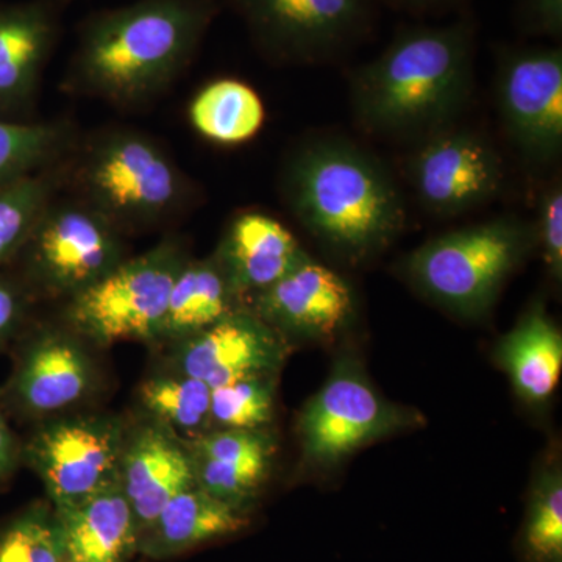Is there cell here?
Wrapping results in <instances>:
<instances>
[{
  "mask_svg": "<svg viewBox=\"0 0 562 562\" xmlns=\"http://www.w3.org/2000/svg\"><path fill=\"white\" fill-rule=\"evenodd\" d=\"M217 0H138L81 27L63 88L117 109L160 98L201 47Z\"/></svg>",
  "mask_w": 562,
  "mask_h": 562,
  "instance_id": "obj_1",
  "label": "cell"
},
{
  "mask_svg": "<svg viewBox=\"0 0 562 562\" xmlns=\"http://www.w3.org/2000/svg\"><path fill=\"white\" fill-rule=\"evenodd\" d=\"M475 25L405 29L351 76V109L373 135L425 139L453 125L472 94Z\"/></svg>",
  "mask_w": 562,
  "mask_h": 562,
  "instance_id": "obj_2",
  "label": "cell"
},
{
  "mask_svg": "<svg viewBox=\"0 0 562 562\" xmlns=\"http://www.w3.org/2000/svg\"><path fill=\"white\" fill-rule=\"evenodd\" d=\"M283 201L317 241L344 260H369L406 224L401 188L382 160L336 136L301 144L281 172Z\"/></svg>",
  "mask_w": 562,
  "mask_h": 562,
  "instance_id": "obj_3",
  "label": "cell"
},
{
  "mask_svg": "<svg viewBox=\"0 0 562 562\" xmlns=\"http://www.w3.org/2000/svg\"><path fill=\"white\" fill-rule=\"evenodd\" d=\"M63 181L124 235L173 220L194 199L191 180L168 150L132 128L79 138L63 165Z\"/></svg>",
  "mask_w": 562,
  "mask_h": 562,
  "instance_id": "obj_4",
  "label": "cell"
},
{
  "mask_svg": "<svg viewBox=\"0 0 562 562\" xmlns=\"http://www.w3.org/2000/svg\"><path fill=\"white\" fill-rule=\"evenodd\" d=\"M536 244L535 224L502 216L430 239L402 260L414 286L465 317L490 312L503 284Z\"/></svg>",
  "mask_w": 562,
  "mask_h": 562,
  "instance_id": "obj_5",
  "label": "cell"
},
{
  "mask_svg": "<svg viewBox=\"0 0 562 562\" xmlns=\"http://www.w3.org/2000/svg\"><path fill=\"white\" fill-rule=\"evenodd\" d=\"M188 258L177 238L125 258L98 283L66 301V327L99 347L160 341L173 281Z\"/></svg>",
  "mask_w": 562,
  "mask_h": 562,
  "instance_id": "obj_6",
  "label": "cell"
},
{
  "mask_svg": "<svg viewBox=\"0 0 562 562\" xmlns=\"http://www.w3.org/2000/svg\"><path fill=\"white\" fill-rule=\"evenodd\" d=\"M124 233L77 198L52 199L22 254L33 286L69 301L127 258Z\"/></svg>",
  "mask_w": 562,
  "mask_h": 562,
  "instance_id": "obj_7",
  "label": "cell"
},
{
  "mask_svg": "<svg viewBox=\"0 0 562 562\" xmlns=\"http://www.w3.org/2000/svg\"><path fill=\"white\" fill-rule=\"evenodd\" d=\"M422 422L416 409L380 395L357 361L342 358L303 408L299 431L306 460L333 465L368 443Z\"/></svg>",
  "mask_w": 562,
  "mask_h": 562,
  "instance_id": "obj_8",
  "label": "cell"
},
{
  "mask_svg": "<svg viewBox=\"0 0 562 562\" xmlns=\"http://www.w3.org/2000/svg\"><path fill=\"white\" fill-rule=\"evenodd\" d=\"M128 431L103 414L50 417L32 436L25 457L40 476L52 508L76 505L120 484Z\"/></svg>",
  "mask_w": 562,
  "mask_h": 562,
  "instance_id": "obj_9",
  "label": "cell"
},
{
  "mask_svg": "<svg viewBox=\"0 0 562 562\" xmlns=\"http://www.w3.org/2000/svg\"><path fill=\"white\" fill-rule=\"evenodd\" d=\"M271 60L308 65L338 57L371 25V0H232Z\"/></svg>",
  "mask_w": 562,
  "mask_h": 562,
  "instance_id": "obj_10",
  "label": "cell"
},
{
  "mask_svg": "<svg viewBox=\"0 0 562 562\" xmlns=\"http://www.w3.org/2000/svg\"><path fill=\"white\" fill-rule=\"evenodd\" d=\"M497 105L516 149L531 165H550L562 150V50L506 47L498 57Z\"/></svg>",
  "mask_w": 562,
  "mask_h": 562,
  "instance_id": "obj_11",
  "label": "cell"
},
{
  "mask_svg": "<svg viewBox=\"0 0 562 562\" xmlns=\"http://www.w3.org/2000/svg\"><path fill=\"white\" fill-rule=\"evenodd\" d=\"M406 173L422 206L442 217L460 216L495 201L505 180L494 144L454 125L422 139Z\"/></svg>",
  "mask_w": 562,
  "mask_h": 562,
  "instance_id": "obj_12",
  "label": "cell"
},
{
  "mask_svg": "<svg viewBox=\"0 0 562 562\" xmlns=\"http://www.w3.org/2000/svg\"><path fill=\"white\" fill-rule=\"evenodd\" d=\"M173 347V371L194 376L211 390L249 376L277 375L290 351L288 339L249 306Z\"/></svg>",
  "mask_w": 562,
  "mask_h": 562,
  "instance_id": "obj_13",
  "label": "cell"
},
{
  "mask_svg": "<svg viewBox=\"0 0 562 562\" xmlns=\"http://www.w3.org/2000/svg\"><path fill=\"white\" fill-rule=\"evenodd\" d=\"M249 308L284 338H336L353 322L357 299L346 279L313 258L250 299Z\"/></svg>",
  "mask_w": 562,
  "mask_h": 562,
  "instance_id": "obj_14",
  "label": "cell"
},
{
  "mask_svg": "<svg viewBox=\"0 0 562 562\" xmlns=\"http://www.w3.org/2000/svg\"><path fill=\"white\" fill-rule=\"evenodd\" d=\"M94 382L95 366L85 339L65 325L40 331L25 347L13 392L25 413L50 419L79 405Z\"/></svg>",
  "mask_w": 562,
  "mask_h": 562,
  "instance_id": "obj_15",
  "label": "cell"
},
{
  "mask_svg": "<svg viewBox=\"0 0 562 562\" xmlns=\"http://www.w3.org/2000/svg\"><path fill=\"white\" fill-rule=\"evenodd\" d=\"M52 0L0 3V117L16 121L35 105L58 40Z\"/></svg>",
  "mask_w": 562,
  "mask_h": 562,
  "instance_id": "obj_16",
  "label": "cell"
},
{
  "mask_svg": "<svg viewBox=\"0 0 562 562\" xmlns=\"http://www.w3.org/2000/svg\"><path fill=\"white\" fill-rule=\"evenodd\" d=\"M120 484L143 532L171 498L195 484L190 450L183 439L150 420L127 435Z\"/></svg>",
  "mask_w": 562,
  "mask_h": 562,
  "instance_id": "obj_17",
  "label": "cell"
},
{
  "mask_svg": "<svg viewBox=\"0 0 562 562\" xmlns=\"http://www.w3.org/2000/svg\"><path fill=\"white\" fill-rule=\"evenodd\" d=\"M213 255L244 302L312 258L280 221L260 211L238 214Z\"/></svg>",
  "mask_w": 562,
  "mask_h": 562,
  "instance_id": "obj_18",
  "label": "cell"
},
{
  "mask_svg": "<svg viewBox=\"0 0 562 562\" xmlns=\"http://www.w3.org/2000/svg\"><path fill=\"white\" fill-rule=\"evenodd\" d=\"M183 442L195 484L239 508L257 494L271 468L273 443L262 430H211Z\"/></svg>",
  "mask_w": 562,
  "mask_h": 562,
  "instance_id": "obj_19",
  "label": "cell"
},
{
  "mask_svg": "<svg viewBox=\"0 0 562 562\" xmlns=\"http://www.w3.org/2000/svg\"><path fill=\"white\" fill-rule=\"evenodd\" d=\"M52 509L68 562H127L138 552V522L121 484Z\"/></svg>",
  "mask_w": 562,
  "mask_h": 562,
  "instance_id": "obj_20",
  "label": "cell"
},
{
  "mask_svg": "<svg viewBox=\"0 0 562 562\" xmlns=\"http://www.w3.org/2000/svg\"><path fill=\"white\" fill-rule=\"evenodd\" d=\"M249 525L246 509L213 497L198 484L179 492L139 536L138 552L168 560L243 531Z\"/></svg>",
  "mask_w": 562,
  "mask_h": 562,
  "instance_id": "obj_21",
  "label": "cell"
},
{
  "mask_svg": "<svg viewBox=\"0 0 562 562\" xmlns=\"http://www.w3.org/2000/svg\"><path fill=\"white\" fill-rule=\"evenodd\" d=\"M247 306L233 290L214 255L188 258L173 281L160 341L179 344Z\"/></svg>",
  "mask_w": 562,
  "mask_h": 562,
  "instance_id": "obj_22",
  "label": "cell"
},
{
  "mask_svg": "<svg viewBox=\"0 0 562 562\" xmlns=\"http://www.w3.org/2000/svg\"><path fill=\"white\" fill-rule=\"evenodd\" d=\"M497 360L524 401L547 402L560 382L561 330L543 308H532L498 344Z\"/></svg>",
  "mask_w": 562,
  "mask_h": 562,
  "instance_id": "obj_23",
  "label": "cell"
},
{
  "mask_svg": "<svg viewBox=\"0 0 562 562\" xmlns=\"http://www.w3.org/2000/svg\"><path fill=\"white\" fill-rule=\"evenodd\" d=\"M188 117L202 138L220 146H238L261 131L266 109L250 85L236 79H217L192 98Z\"/></svg>",
  "mask_w": 562,
  "mask_h": 562,
  "instance_id": "obj_24",
  "label": "cell"
},
{
  "mask_svg": "<svg viewBox=\"0 0 562 562\" xmlns=\"http://www.w3.org/2000/svg\"><path fill=\"white\" fill-rule=\"evenodd\" d=\"M74 122L0 117V187L61 165L79 140Z\"/></svg>",
  "mask_w": 562,
  "mask_h": 562,
  "instance_id": "obj_25",
  "label": "cell"
},
{
  "mask_svg": "<svg viewBox=\"0 0 562 562\" xmlns=\"http://www.w3.org/2000/svg\"><path fill=\"white\" fill-rule=\"evenodd\" d=\"M139 405L150 420L181 439H194L213 430L209 384L173 371L154 375L140 384Z\"/></svg>",
  "mask_w": 562,
  "mask_h": 562,
  "instance_id": "obj_26",
  "label": "cell"
},
{
  "mask_svg": "<svg viewBox=\"0 0 562 562\" xmlns=\"http://www.w3.org/2000/svg\"><path fill=\"white\" fill-rule=\"evenodd\" d=\"M65 161L0 187V268L24 249L41 214L65 184Z\"/></svg>",
  "mask_w": 562,
  "mask_h": 562,
  "instance_id": "obj_27",
  "label": "cell"
},
{
  "mask_svg": "<svg viewBox=\"0 0 562 562\" xmlns=\"http://www.w3.org/2000/svg\"><path fill=\"white\" fill-rule=\"evenodd\" d=\"M276 375L249 376L211 390L213 430H262L276 412Z\"/></svg>",
  "mask_w": 562,
  "mask_h": 562,
  "instance_id": "obj_28",
  "label": "cell"
},
{
  "mask_svg": "<svg viewBox=\"0 0 562 562\" xmlns=\"http://www.w3.org/2000/svg\"><path fill=\"white\" fill-rule=\"evenodd\" d=\"M527 562H562V476L560 469L542 473L532 490L522 531Z\"/></svg>",
  "mask_w": 562,
  "mask_h": 562,
  "instance_id": "obj_29",
  "label": "cell"
},
{
  "mask_svg": "<svg viewBox=\"0 0 562 562\" xmlns=\"http://www.w3.org/2000/svg\"><path fill=\"white\" fill-rule=\"evenodd\" d=\"M0 562H68L54 509H29L0 532Z\"/></svg>",
  "mask_w": 562,
  "mask_h": 562,
  "instance_id": "obj_30",
  "label": "cell"
},
{
  "mask_svg": "<svg viewBox=\"0 0 562 562\" xmlns=\"http://www.w3.org/2000/svg\"><path fill=\"white\" fill-rule=\"evenodd\" d=\"M536 244L554 280L562 277V188L553 183L539 199L538 221L535 224Z\"/></svg>",
  "mask_w": 562,
  "mask_h": 562,
  "instance_id": "obj_31",
  "label": "cell"
},
{
  "mask_svg": "<svg viewBox=\"0 0 562 562\" xmlns=\"http://www.w3.org/2000/svg\"><path fill=\"white\" fill-rule=\"evenodd\" d=\"M519 20L531 35L561 40L562 0H520Z\"/></svg>",
  "mask_w": 562,
  "mask_h": 562,
  "instance_id": "obj_32",
  "label": "cell"
},
{
  "mask_svg": "<svg viewBox=\"0 0 562 562\" xmlns=\"http://www.w3.org/2000/svg\"><path fill=\"white\" fill-rule=\"evenodd\" d=\"M29 302L27 288L0 276V346L20 328L29 312Z\"/></svg>",
  "mask_w": 562,
  "mask_h": 562,
  "instance_id": "obj_33",
  "label": "cell"
},
{
  "mask_svg": "<svg viewBox=\"0 0 562 562\" xmlns=\"http://www.w3.org/2000/svg\"><path fill=\"white\" fill-rule=\"evenodd\" d=\"M20 460V447L0 409V480L9 476Z\"/></svg>",
  "mask_w": 562,
  "mask_h": 562,
  "instance_id": "obj_34",
  "label": "cell"
},
{
  "mask_svg": "<svg viewBox=\"0 0 562 562\" xmlns=\"http://www.w3.org/2000/svg\"><path fill=\"white\" fill-rule=\"evenodd\" d=\"M392 5L401 7V9L416 11H435L447 9V7L457 5L462 0H387Z\"/></svg>",
  "mask_w": 562,
  "mask_h": 562,
  "instance_id": "obj_35",
  "label": "cell"
}]
</instances>
